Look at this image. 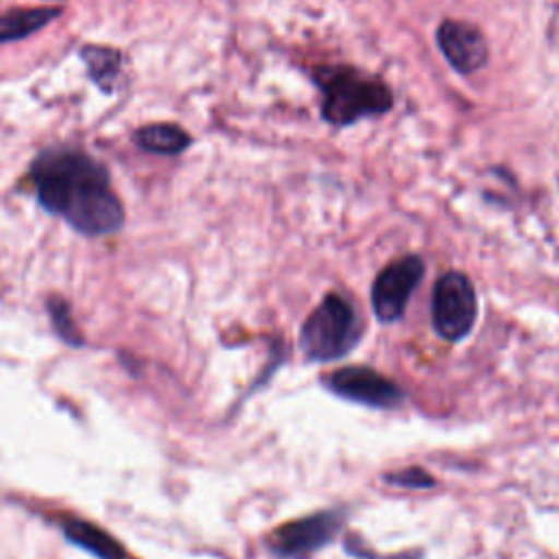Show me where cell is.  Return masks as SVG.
Here are the masks:
<instances>
[{
  "mask_svg": "<svg viewBox=\"0 0 559 559\" xmlns=\"http://www.w3.org/2000/svg\"><path fill=\"white\" fill-rule=\"evenodd\" d=\"M37 201L85 236H107L122 227L124 210L107 168L76 148H50L31 164Z\"/></svg>",
  "mask_w": 559,
  "mask_h": 559,
  "instance_id": "cell-1",
  "label": "cell"
},
{
  "mask_svg": "<svg viewBox=\"0 0 559 559\" xmlns=\"http://www.w3.org/2000/svg\"><path fill=\"white\" fill-rule=\"evenodd\" d=\"M312 79L323 96L321 116L330 124L345 127L367 116L386 114L393 107L389 85L352 66H321Z\"/></svg>",
  "mask_w": 559,
  "mask_h": 559,
  "instance_id": "cell-2",
  "label": "cell"
},
{
  "mask_svg": "<svg viewBox=\"0 0 559 559\" xmlns=\"http://www.w3.org/2000/svg\"><path fill=\"white\" fill-rule=\"evenodd\" d=\"M358 341V321L352 306L328 295L306 319L299 336L301 352L310 360H334L347 354Z\"/></svg>",
  "mask_w": 559,
  "mask_h": 559,
  "instance_id": "cell-3",
  "label": "cell"
},
{
  "mask_svg": "<svg viewBox=\"0 0 559 559\" xmlns=\"http://www.w3.org/2000/svg\"><path fill=\"white\" fill-rule=\"evenodd\" d=\"M478 312L476 290L467 275L450 271L441 275L432 290V323L445 341L463 338Z\"/></svg>",
  "mask_w": 559,
  "mask_h": 559,
  "instance_id": "cell-4",
  "label": "cell"
},
{
  "mask_svg": "<svg viewBox=\"0 0 559 559\" xmlns=\"http://www.w3.org/2000/svg\"><path fill=\"white\" fill-rule=\"evenodd\" d=\"M421 275H424V262L417 255H406L384 266L371 288V306L376 317L380 321L400 319Z\"/></svg>",
  "mask_w": 559,
  "mask_h": 559,
  "instance_id": "cell-5",
  "label": "cell"
},
{
  "mask_svg": "<svg viewBox=\"0 0 559 559\" xmlns=\"http://www.w3.org/2000/svg\"><path fill=\"white\" fill-rule=\"evenodd\" d=\"M437 44L450 66L463 74L480 70L489 57L483 31L465 20H443L437 28Z\"/></svg>",
  "mask_w": 559,
  "mask_h": 559,
  "instance_id": "cell-6",
  "label": "cell"
},
{
  "mask_svg": "<svg viewBox=\"0 0 559 559\" xmlns=\"http://www.w3.org/2000/svg\"><path fill=\"white\" fill-rule=\"evenodd\" d=\"M325 382L334 393L369 406H393L402 397V391L395 382L369 367L352 365L336 369L328 376Z\"/></svg>",
  "mask_w": 559,
  "mask_h": 559,
  "instance_id": "cell-7",
  "label": "cell"
},
{
  "mask_svg": "<svg viewBox=\"0 0 559 559\" xmlns=\"http://www.w3.org/2000/svg\"><path fill=\"white\" fill-rule=\"evenodd\" d=\"M338 526L336 513H317L288 522L271 533V548L288 559H304L319 546H323Z\"/></svg>",
  "mask_w": 559,
  "mask_h": 559,
  "instance_id": "cell-8",
  "label": "cell"
},
{
  "mask_svg": "<svg viewBox=\"0 0 559 559\" xmlns=\"http://www.w3.org/2000/svg\"><path fill=\"white\" fill-rule=\"evenodd\" d=\"M59 526L72 544L87 550L96 559H127L122 544L92 522H85L79 518H63Z\"/></svg>",
  "mask_w": 559,
  "mask_h": 559,
  "instance_id": "cell-9",
  "label": "cell"
},
{
  "mask_svg": "<svg viewBox=\"0 0 559 559\" xmlns=\"http://www.w3.org/2000/svg\"><path fill=\"white\" fill-rule=\"evenodd\" d=\"M59 13H61L59 7H35V9H15L0 15V44L24 39L37 33L48 22H52Z\"/></svg>",
  "mask_w": 559,
  "mask_h": 559,
  "instance_id": "cell-10",
  "label": "cell"
},
{
  "mask_svg": "<svg viewBox=\"0 0 559 559\" xmlns=\"http://www.w3.org/2000/svg\"><path fill=\"white\" fill-rule=\"evenodd\" d=\"M135 142L148 151V153H159V155H177L183 148L190 146V135L177 127V124H168V122H159V124H146L140 131H135Z\"/></svg>",
  "mask_w": 559,
  "mask_h": 559,
  "instance_id": "cell-11",
  "label": "cell"
},
{
  "mask_svg": "<svg viewBox=\"0 0 559 559\" xmlns=\"http://www.w3.org/2000/svg\"><path fill=\"white\" fill-rule=\"evenodd\" d=\"M81 57L87 66V72L94 83L100 85V90L111 92V85L116 76L120 74L122 66V55L116 48H105V46H83Z\"/></svg>",
  "mask_w": 559,
  "mask_h": 559,
  "instance_id": "cell-12",
  "label": "cell"
},
{
  "mask_svg": "<svg viewBox=\"0 0 559 559\" xmlns=\"http://www.w3.org/2000/svg\"><path fill=\"white\" fill-rule=\"evenodd\" d=\"M48 312H50V319H52V328L55 332L70 345H81L83 338H81V332L76 330V323L70 314V306L59 299V297H50L48 299Z\"/></svg>",
  "mask_w": 559,
  "mask_h": 559,
  "instance_id": "cell-13",
  "label": "cell"
}]
</instances>
